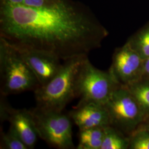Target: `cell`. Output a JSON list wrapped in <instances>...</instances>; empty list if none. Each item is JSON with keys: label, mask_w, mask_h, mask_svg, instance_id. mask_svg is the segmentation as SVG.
Instances as JSON below:
<instances>
[{"label": "cell", "mask_w": 149, "mask_h": 149, "mask_svg": "<svg viewBox=\"0 0 149 149\" xmlns=\"http://www.w3.org/2000/svg\"><path fill=\"white\" fill-rule=\"evenodd\" d=\"M108 35L90 8L79 1L61 0L41 8L0 5V37L64 61L100 48Z\"/></svg>", "instance_id": "1"}, {"label": "cell", "mask_w": 149, "mask_h": 149, "mask_svg": "<svg viewBox=\"0 0 149 149\" xmlns=\"http://www.w3.org/2000/svg\"><path fill=\"white\" fill-rule=\"evenodd\" d=\"M87 55L74 56L64 60L58 72L46 84L34 91L37 106L62 112L76 98V86L81 65Z\"/></svg>", "instance_id": "2"}, {"label": "cell", "mask_w": 149, "mask_h": 149, "mask_svg": "<svg viewBox=\"0 0 149 149\" xmlns=\"http://www.w3.org/2000/svg\"><path fill=\"white\" fill-rule=\"evenodd\" d=\"M1 95L7 97L33 92L40 85L36 76L15 46L0 37Z\"/></svg>", "instance_id": "3"}, {"label": "cell", "mask_w": 149, "mask_h": 149, "mask_svg": "<svg viewBox=\"0 0 149 149\" xmlns=\"http://www.w3.org/2000/svg\"><path fill=\"white\" fill-rule=\"evenodd\" d=\"M120 85L109 70L106 71L98 69L87 56L77 76L76 97H80L79 104L92 102L105 105Z\"/></svg>", "instance_id": "4"}, {"label": "cell", "mask_w": 149, "mask_h": 149, "mask_svg": "<svg viewBox=\"0 0 149 149\" xmlns=\"http://www.w3.org/2000/svg\"><path fill=\"white\" fill-rule=\"evenodd\" d=\"M29 110L40 138L56 149H74L70 116L37 106Z\"/></svg>", "instance_id": "5"}, {"label": "cell", "mask_w": 149, "mask_h": 149, "mask_svg": "<svg viewBox=\"0 0 149 149\" xmlns=\"http://www.w3.org/2000/svg\"><path fill=\"white\" fill-rule=\"evenodd\" d=\"M111 125L130 136L144 122L145 116L128 88L120 85L104 105Z\"/></svg>", "instance_id": "6"}, {"label": "cell", "mask_w": 149, "mask_h": 149, "mask_svg": "<svg viewBox=\"0 0 149 149\" xmlns=\"http://www.w3.org/2000/svg\"><path fill=\"white\" fill-rule=\"evenodd\" d=\"M144 60L129 44L115 50L109 70L120 85L133 84L143 76Z\"/></svg>", "instance_id": "7"}, {"label": "cell", "mask_w": 149, "mask_h": 149, "mask_svg": "<svg viewBox=\"0 0 149 149\" xmlns=\"http://www.w3.org/2000/svg\"><path fill=\"white\" fill-rule=\"evenodd\" d=\"M13 45L21 53L36 76L40 86L46 84L51 80L62 66L60 61L61 60L53 54L31 48Z\"/></svg>", "instance_id": "8"}, {"label": "cell", "mask_w": 149, "mask_h": 149, "mask_svg": "<svg viewBox=\"0 0 149 149\" xmlns=\"http://www.w3.org/2000/svg\"><path fill=\"white\" fill-rule=\"evenodd\" d=\"M69 116L79 130L111 125L105 106L95 103L78 104L70 112Z\"/></svg>", "instance_id": "9"}, {"label": "cell", "mask_w": 149, "mask_h": 149, "mask_svg": "<svg viewBox=\"0 0 149 149\" xmlns=\"http://www.w3.org/2000/svg\"><path fill=\"white\" fill-rule=\"evenodd\" d=\"M8 121L10 127L28 149H33L39 137L32 114L29 110L12 108Z\"/></svg>", "instance_id": "10"}, {"label": "cell", "mask_w": 149, "mask_h": 149, "mask_svg": "<svg viewBox=\"0 0 149 149\" xmlns=\"http://www.w3.org/2000/svg\"><path fill=\"white\" fill-rule=\"evenodd\" d=\"M107 127V126H106ZM105 128L96 127L79 130L77 149H101Z\"/></svg>", "instance_id": "11"}, {"label": "cell", "mask_w": 149, "mask_h": 149, "mask_svg": "<svg viewBox=\"0 0 149 149\" xmlns=\"http://www.w3.org/2000/svg\"><path fill=\"white\" fill-rule=\"evenodd\" d=\"M125 87L138 103L145 118L149 117V78L143 76L139 80Z\"/></svg>", "instance_id": "12"}, {"label": "cell", "mask_w": 149, "mask_h": 149, "mask_svg": "<svg viewBox=\"0 0 149 149\" xmlns=\"http://www.w3.org/2000/svg\"><path fill=\"white\" fill-rule=\"evenodd\" d=\"M129 136L112 125L105 128V134L101 149H128Z\"/></svg>", "instance_id": "13"}, {"label": "cell", "mask_w": 149, "mask_h": 149, "mask_svg": "<svg viewBox=\"0 0 149 149\" xmlns=\"http://www.w3.org/2000/svg\"><path fill=\"white\" fill-rule=\"evenodd\" d=\"M129 45L145 60L149 57V24L129 38Z\"/></svg>", "instance_id": "14"}, {"label": "cell", "mask_w": 149, "mask_h": 149, "mask_svg": "<svg viewBox=\"0 0 149 149\" xmlns=\"http://www.w3.org/2000/svg\"><path fill=\"white\" fill-rule=\"evenodd\" d=\"M0 149H28L18 135L10 128L7 133L1 132Z\"/></svg>", "instance_id": "15"}, {"label": "cell", "mask_w": 149, "mask_h": 149, "mask_svg": "<svg viewBox=\"0 0 149 149\" xmlns=\"http://www.w3.org/2000/svg\"><path fill=\"white\" fill-rule=\"evenodd\" d=\"M129 149H149V130L138 128L129 136Z\"/></svg>", "instance_id": "16"}, {"label": "cell", "mask_w": 149, "mask_h": 149, "mask_svg": "<svg viewBox=\"0 0 149 149\" xmlns=\"http://www.w3.org/2000/svg\"><path fill=\"white\" fill-rule=\"evenodd\" d=\"M61 0H0V5L24 6L33 8L49 7Z\"/></svg>", "instance_id": "17"}, {"label": "cell", "mask_w": 149, "mask_h": 149, "mask_svg": "<svg viewBox=\"0 0 149 149\" xmlns=\"http://www.w3.org/2000/svg\"><path fill=\"white\" fill-rule=\"evenodd\" d=\"M6 96L1 95L0 100V120L1 122L8 121L11 108L12 107L5 99Z\"/></svg>", "instance_id": "18"}, {"label": "cell", "mask_w": 149, "mask_h": 149, "mask_svg": "<svg viewBox=\"0 0 149 149\" xmlns=\"http://www.w3.org/2000/svg\"><path fill=\"white\" fill-rule=\"evenodd\" d=\"M143 76L149 78V57L144 60Z\"/></svg>", "instance_id": "19"}, {"label": "cell", "mask_w": 149, "mask_h": 149, "mask_svg": "<svg viewBox=\"0 0 149 149\" xmlns=\"http://www.w3.org/2000/svg\"><path fill=\"white\" fill-rule=\"evenodd\" d=\"M139 128H143L149 130V116L145 119L144 122L139 127Z\"/></svg>", "instance_id": "20"}]
</instances>
